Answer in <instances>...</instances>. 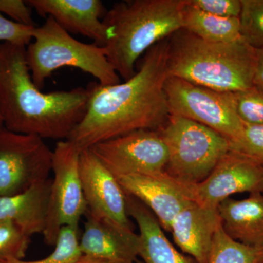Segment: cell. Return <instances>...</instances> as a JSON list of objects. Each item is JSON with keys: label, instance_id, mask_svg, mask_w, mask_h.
<instances>
[{"label": "cell", "instance_id": "1", "mask_svg": "<svg viewBox=\"0 0 263 263\" xmlns=\"http://www.w3.org/2000/svg\"><path fill=\"white\" fill-rule=\"evenodd\" d=\"M169 38L145 53L136 74L123 83L87 86V110L67 141L79 150L140 129L158 130L170 117L164 84Z\"/></svg>", "mask_w": 263, "mask_h": 263}, {"label": "cell", "instance_id": "2", "mask_svg": "<svg viewBox=\"0 0 263 263\" xmlns=\"http://www.w3.org/2000/svg\"><path fill=\"white\" fill-rule=\"evenodd\" d=\"M26 46L0 43V113L4 127L65 141L87 110V88L43 93L33 82Z\"/></svg>", "mask_w": 263, "mask_h": 263}, {"label": "cell", "instance_id": "3", "mask_svg": "<svg viewBox=\"0 0 263 263\" xmlns=\"http://www.w3.org/2000/svg\"><path fill=\"white\" fill-rule=\"evenodd\" d=\"M186 0H131L113 5L103 22L109 62L124 81L136 74L140 57L183 27Z\"/></svg>", "mask_w": 263, "mask_h": 263}, {"label": "cell", "instance_id": "4", "mask_svg": "<svg viewBox=\"0 0 263 263\" xmlns=\"http://www.w3.org/2000/svg\"><path fill=\"white\" fill-rule=\"evenodd\" d=\"M255 67L256 49L243 39L207 42L183 29L169 37L168 76L232 93L254 86Z\"/></svg>", "mask_w": 263, "mask_h": 263}, {"label": "cell", "instance_id": "5", "mask_svg": "<svg viewBox=\"0 0 263 263\" xmlns=\"http://www.w3.org/2000/svg\"><path fill=\"white\" fill-rule=\"evenodd\" d=\"M33 39L26 48V59L33 82L40 89L55 70L65 67L80 69L103 86L120 83L105 48L77 41L51 17L34 28Z\"/></svg>", "mask_w": 263, "mask_h": 263}, {"label": "cell", "instance_id": "6", "mask_svg": "<svg viewBox=\"0 0 263 263\" xmlns=\"http://www.w3.org/2000/svg\"><path fill=\"white\" fill-rule=\"evenodd\" d=\"M158 131L168 153L164 172L184 184L202 182L230 151V142L224 137L178 116L170 115Z\"/></svg>", "mask_w": 263, "mask_h": 263}, {"label": "cell", "instance_id": "7", "mask_svg": "<svg viewBox=\"0 0 263 263\" xmlns=\"http://www.w3.org/2000/svg\"><path fill=\"white\" fill-rule=\"evenodd\" d=\"M164 91L170 115L201 124L230 143L243 131L245 123L235 112L230 93L219 92L172 76L166 79Z\"/></svg>", "mask_w": 263, "mask_h": 263}, {"label": "cell", "instance_id": "8", "mask_svg": "<svg viewBox=\"0 0 263 263\" xmlns=\"http://www.w3.org/2000/svg\"><path fill=\"white\" fill-rule=\"evenodd\" d=\"M81 151L70 141L57 143L53 151L52 179L46 226L43 232L46 245L56 243L65 226H79L88 212L79 173Z\"/></svg>", "mask_w": 263, "mask_h": 263}, {"label": "cell", "instance_id": "9", "mask_svg": "<svg viewBox=\"0 0 263 263\" xmlns=\"http://www.w3.org/2000/svg\"><path fill=\"white\" fill-rule=\"evenodd\" d=\"M53 151L34 135L0 129V197L23 193L48 179Z\"/></svg>", "mask_w": 263, "mask_h": 263}, {"label": "cell", "instance_id": "10", "mask_svg": "<svg viewBox=\"0 0 263 263\" xmlns=\"http://www.w3.org/2000/svg\"><path fill=\"white\" fill-rule=\"evenodd\" d=\"M89 148L117 179L163 174L168 160L160 132L153 129L131 132Z\"/></svg>", "mask_w": 263, "mask_h": 263}, {"label": "cell", "instance_id": "11", "mask_svg": "<svg viewBox=\"0 0 263 263\" xmlns=\"http://www.w3.org/2000/svg\"><path fill=\"white\" fill-rule=\"evenodd\" d=\"M243 193H263V166L230 150L206 179L193 185L195 201L212 209Z\"/></svg>", "mask_w": 263, "mask_h": 263}, {"label": "cell", "instance_id": "12", "mask_svg": "<svg viewBox=\"0 0 263 263\" xmlns=\"http://www.w3.org/2000/svg\"><path fill=\"white\" fill-rule=\"evenodd\" d=\"M79 173L90 215L133 229L125 192L115 176L90 148L81 152Z\"/></svg>", "mask_w": 263, "mask_h": 263}, {"label": "cell", "instance_id": "13", "mask_svg": "<svg viewBox=\"0 0 263 263\" xmlns=\"http://www.w3.org/2000/svg\"><path fill=\"white\" fill-rule=\"evenodd\" d=\"M126 193L136 197L153 213L162 229L171 232L175 218L195 200L193 186L180 182L165 172L117 178Z\"/></svg>", "mask_w": 263, "mask_h": 263}, {"label": "cell", "instance_id": "14", "mask_svg": "<svg viewBox=\"0 0 263 263\" xmlns=\"http://www.w3.org/2000/svg\"><path fill=\"white\" fill-rule=\"evenodd\" d=\"M27 4L41 16L51 17L69 33L81 34L104 47L107 42L103 18L105 11L100 0H29Z\"/></svg>", "mask_w": 263, "mask_h": 263}, {"label": "cell", "instance_id": "15", "mask_svg": "<svg viewBox=\"0 0 263 263\" xmlns=\"http://www.w3.org/2000/svg\"><path fill=\"white\" fill-rule=\"evenodd\" d=\"M87 214L79 240L82 255L113 263H135L138 257L139 236L131 228Z\"/></svg>", "mask_w": 263, "mask_h": 263}, {"label": "cell", "instance_id": "16", "mask_svg": "<svg viewBox=\"0 0 263 263\" xmlns=\"http://www.w3.org/2000/svg\"><path fill=\"white\" fill-rule=\"evenodd\" d=\"M221 219L217 209L194 200L183 208L171 227L174 243L197 263H209L213 241Z\"/></svg>", "mask_w": 263, "mask_h": 263}, {"label": "cell", "instance_id": "17", "mask_svg": "<svg viewBox=\"0 0 263 263\" xmlns=\"http://www.w3.org/2000/svg\"><path fill=\"white\" fill-rule=\"evenodd\" d=\"M127 195L128 214L139 229L138 257L144 263H197L175 248L153 213L136 197Z\"/></svg>", "mask_w": 263, "mask_h": 263}, {"label": "cell", "instance_id": "18", "mask_svg": "<svg viewBox=\"0 0 263 263\" xmlns=\"http://www.w3.org/2000/svg\"><path fill=\"white\" fill-rule=\"evenodd\" d=\"M221 228L232 239L263 249V193L250 194L243 200L229 197L218 205Z\"/></svg>", "mask_w": 263, "mask_h": 263}, {"label": "cell", "instance_id": "19", "mask_svg": "<svg viewBox=\"0 0 263 263\" xmlns=\"http://www.w3.org/2000/svg\"><path fill=\"white\" fill-rule=\"evenodd\" d=\"M51 181L48 179L23 193L0 197V219L12 221L29 237L43 233L47 221Z\"/></svg>", "mask_w": 263, "mask_h": 263}, {"label": "cell", "instance_id": "20", "mask_svg": "<svg viewBox=\"0 0 263 263\" xmlns=\"http://www.w3.org/2000/svg\"><path fill=\"white\" fill-rule=\"evenodd\" d=\"M182 29L211 43H233L242 39L239 18L211 15L188 4L183 10Z\"/></svg>", "mask_w": 263, "mask_h": 263}, {"label": "cell", "instance_id": "21", "mask_svg": "<svg viewBox=\"0 0 263 263\" xmlns=\"http://www.w3.org/2000/svg\"><path fill=\"white\" fill-rule=\"evenodd\" d=\"M263 249L254 248L230 238L221 226L218 228L209 263H261Z\"/></svg>", "mask_w": 263, "mask_h": 263}, {"label": "cell", "instance_id": "22", "mask_svg": "<svg viewBox=\"0 0 263 263\" xmlns=\"http://www.w3.org/2000/svg\"><path fill=\"white\" fill-rule=\"evenodd\" d=\"M79 226H65L60 230L52 253L34 261L9 259L0 263H76L82 257L79 247Z\"/></svg>", "mask_w": 263, "mask_h": 263}, {"label": "cell", "instance_id": "23", "mask_svg": "<svg viewBox=\"0 0 263 263\" xmlns=\"http://www.w3.org/2000/svg\"><path fill=\"white\" fill-rule=\"evenodd\" d=\"M242 39L254 49L263 48V0H241Z\"/></svg>", "mask_w": 263, "mask_h": 263}, {"label": "cell", "instance_id": "24", "mask_svg": "<svg viewBox=\"0 0 263 263\" xmlns=\"http://www.w3.org/2000/svg\"><path fill=\"white\" fill-rule=\"evenodd\" d=\"M233 106L240 120L247 124H263V88L254 85L249 89L230 93Z\"/></svg>", "mask_w": 263, "mask_h": 263}, {"label": "cell", "instance_id": "25", "mask_svg": "<svg viewBox=\"0 0 263 263\" xmlns=\"http://www.w3.org/2000/svg\"><path fill=\"white\" fill-rule=\"evenodd\" d=\"M30 238L14 223L0 219V261L23 259L30 245Z\"/></svg>", "mask_w": 263, "mask_h": 263}, {"label": "cell", "instance_id": "26", "mask_svg": "<svg viewBox=\"0 0 263 263\" xmlns=\"http://www.w3.org/2000/svg\"><path fill=\"white\" fill-rule=\"evenodd\" d=\"M230 150L263 166V124H245L239 137L230 143Z\"/></svg>", "mask_w": 263, "mask_h": 263}, {"label": "cell", "instance_id": "27", "mask_svg": "<svg viewBox=\"0 0 263 263\" xmlns=\"http://www.w3.org/2000/svg\"><path fill=\"white\" fill-rule=\"evenodd\" d=\"M188 4L211 15L222 18H239L241 0H187Z\"/></svg>", "mask_w": 263, "mask_h": 263}, {"label": "cell", "instance_id": "28", "mask_svg": "<svg viewBox=\"0 0 263 263\" xmlns=\"http://www.w3.org/2000/svg\"><path fill=\"white\" fill-rule=\"evenodd\" d=\"M35 27L16 23L0 13V42L27 47L30 44Z\"/></svg>", "mask_w": 263, "mask_h": 263}, {"label": "cell", "instance_id": "29", "mask_svg": "<svg viewBox=\"0 0 263 263\" xmlns=\"http://www.w3.org/2000/svg\"><path fill=\"white\" fill-rule=\"evenodd\" d=\"M0 13L8 15L16 23L36 27L32 18V10L26 1L0 0Z\"/></svg>", "mask_w": 263, "mask_h": 263}, {"label": "cell", "instance_id": "30", "mask_svg": "<svg viewBox=\"0 0 263 263\" xmlns=\"http://www.w3.org/2000/svg\"><path fill=\"white\" fill-rule=\"evenodd\" d=\"M254 85L263 88V48L256 49V67Z\"/></svg>", "mask_w": 263, "mask_h": 263}, {"label": "cell", "instance_id": "31", "mask_svg": "<svg viewBox=\"0 0 263 263\" xmlns=\"http://www.w3.org/2000/svg\"><path fill=\"white\" fill-rule=\"evenodd\" d=\"M76 263H113L108 262V261L103 260V259L92 258V257H86L82 255L79 260Z\"/></svg>", "mask_w": 263, "mask_h": 263}, {"label": "cell", "instance_id": "32", "mask_svg": "<svg viewBox=\"0 0 263 263\" xmlns=\"http://www.w3.org/2000/svg\"><path fill=\"white\" fill-rule=\"evenodd\" d=\"M4 127V124H3V118H2L1 113H0V129Z\"/></svg>", "mask_w": 263, "mask_h": 263}, {"label": "cell", "instance_id": "33", "mask_svg": "<svg viewBox=\"0 0 263 263\" xmlns=\"http://www.w3.org/2000/svg\"><path fill=\"white\" fill-rule=\"evenodd\" d=\"M261 263H263V262H261Z\"/></svg>", "mask_w": 263, "mask_h": 263}]
</instances>
